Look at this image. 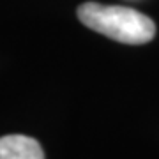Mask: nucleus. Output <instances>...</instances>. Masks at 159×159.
Masks as SVG:
<instances>
[{
	"mask_svg": "<svg viewBox=\"0 0 159 159\" xmlns=\"http://www.w3.org/2000/svg\"><path fill=\"white\" fill-rule=\"evenodd\" d=\"M78 18L90 30L124 44H145L156 35L152 20L129 7L85 2L78 7Z\"/></svg>",
	"mask_w": 159,
	"mask_h": 159,
	"instance_id": "1",
	"label": "nucleus"
},
{
	"mask_svg": "<svg viewBox=\"0 0 159 159\" xmlns=\"http://www.w3.org/2000/svg\"><path fill=\"white\" fill-rule=\"evenodd\" d=\"M0 159H44V152L34 138L7 134L0 138Z\"/></svg>",
	"mask_w": 159,
	"mask_h": 159,
	"instance_id": "2",
	"label": "nucleus"
}]
</instances>
